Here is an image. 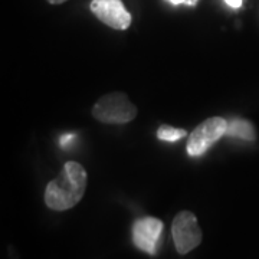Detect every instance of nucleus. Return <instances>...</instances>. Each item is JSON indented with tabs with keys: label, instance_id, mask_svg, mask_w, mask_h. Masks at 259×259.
I'll return each mask as SVG.
<instances>
[{
	"label": "nucleus",
	"instance_id": "obj_11",
	"mask_svg": "<svg viewBox=\"0 0 259 259\" xmlns=\"http://www.w3.org/2000/svg\"><path fill=\"white\" fill-rule=\"evenodd\" d=\"M168 2H170L171 5H183V3H185V5H192V6H193V5H196L197 0H168Z\"/></svg>",
	"mask_w": 259,
	"mask_h": 259
},
{
	"label": "nucleus",
	"instance_id": "obj_7",
	"mask_svg": "<svg viewBox=\"0 0 259 259\" xmlns=\"http://www.w3.org/2000/svg\"><path fill=\"white\" fill-rule=\"evenodd\" d=\"M226 136L245 140V141H253L255 137H256L253 125L250 124L249 121L242 120V118H235V120L228 122Z\"/></svg>",
	"mask_w": 259,
	"mask_h": 259
},
{
	"label": "nucleus",
	"instance_id": "obj_12",
	"mask_svg": "<svg viewBox=\"0 0 259 259\" xmlns=\"http://www.w3.org/2000/svg\"><path fill=\"white\" fill-rule=\"evenodd\" d=\"M49 3H52V5H59V3H64L66 0H48Z\"/></svg>",
	"mask_w": 259,
	"mask_h": 259
},
{
	"label": "nucleus",
	"instance_id": "obj_2",
	"mask_svg": "<svg viewBox=\"0 0 259 259\" xmlns=\"http://www.w3.org/2000/svg\"><path fill=\"white\" fill-rule=\"evenodd\" d=\"M93 115L105 124H125L136 118L137 108L122 93L104 95L94 105Z\"/></svg>",
	"mask_w": 259,
	"mask_h": 259
},
{
	"label": "nucleus",
	"instance_id": "obj_9",
	"mask_svg": "<svg viewBox=\"0 0 259 259\" xmlns=\"http://www.w3.org/2000/svg\"><path fill=\"white\" fill-rule=\"evenodd\" d=\"M75 139H76V137H75V134H64V136L61 137V146L66 148L69 144H72V143H74Z\"/></svg>",
	"mask_w": 259,
	"mask_h": 259
},
{
	"label": "nucleus",
	"instance_id": "obj_3",
	"mask_svg": "<svg viewBox=\"0 0 259 259\" xmlns=\"http://www.w3.org/2000/svg\"><path fill=\"white\" fill-rule=\"evenodd\" d=\"M171 235L176 250L180 255H186L196 249L203 239V233L196 216L189 210L177 213L171 225Z\"/></svg>",
	"mask_w": 259,
	"mask_h": 259
},
{
	"label": "nucleus",
	"instance_id": "obj_6",
	"mask_svg": "<svg viewBox=\"0 0 259 259\" xmlns=\"http://www.w3.org/2000/svg\"><path fill=\"white\" fill-rule=\"evenodd\" d=\"M91 12L107 26L125 30L131 25V15L121 0H93Z\"/></svg>",
	"mask_w": 259,
	"mask_h": 259
},
{
	"label": "nucleus",
	"instance_id": "obj_4",
	"mask_svg": "<svg viewBox=\"0 0 259 259\" xmlns=\"http://www.w3.org/2000/svg\"><path fill=\"white\" fill-rule=\"evenodd\" d=\"M228 121L221 117H212L197 125L187 141V153L190 157H199L207 151L218 140L226 134Z\"/></svg>",
	"mask_w": 259,
	"mask_h": 259
},
{
	"label": "nucleus",
	"instance_id": "obj_5",
	"mask_svg": "<svg viewBox=\"0 0 259 259\" xmlns=\"http://www.w3.org/2000/svg\"><path fill=\"white\" fill-rule=\"evenodd\" d=\"M163 233V222L157 218H141L133 226V242L140 250L156 255L158 241Z\"/></svg>",
	"mask_w": 259,
	"mask_h": 259
},
{
	"label": "nucleus",
	"instance_id": "obj_8",
	"mask_svg": "<svg viewBox=\"0 0 259 259\" xmlns=\"http://www.w3.org/2000/svg\"><path fill=\"white\" fill-rule=\"evenodd\" d=\"M186 136V130L175 128L170 125H161L157 131V137L163 141H177Z\"/></svg>",
	"mask_w": 259,
	"mask_h": 259
},
{
	"label": "nucleus",
	"instance_id": "obj_10",
	"mask_svg": "<svg viewBox=\"0 0 259 259\" xmlns=\"http://www.w3.org/2000/svg\"><path fill=\"white\" fill-rule=\"evenodd\" d=\"M225 3L232 9H239V8H242L243 0H225Z\"/></svg>",
	"mask_w": 259,
	"mask_h": 259
},
{
	"label": "nucleus",
	"instance_id": "obj_1",
	"mask_svg": "<svg viewBox=\"0 0 259 259\" xmlns=\"http://www.w3.org/2000/svg\"><path fill=\"white\" fill-rule=\"evenodd\" d=\"M87 171L79 163L68 161L59 176L54 179L45 190V203L49 209L62 212L81 202L87 190Z\"/></svg>",
	"mask_w": 259,
	"mask_h": 259
}]
</instances>
